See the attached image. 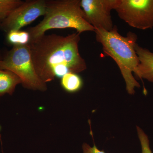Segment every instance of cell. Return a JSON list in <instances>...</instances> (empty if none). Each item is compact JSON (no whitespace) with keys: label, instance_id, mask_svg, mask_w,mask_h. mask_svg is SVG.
<instances>
[{"label":"cell","instance_id":"cell-1","mask_svg":"<svg viewBox=\"0 0 153 153\" xmlns=\"http://www.w3.org/2000/svg\"><path fill=\"white\" fill-rule=\"evenodd\" d=\"M80 34L66 36L44 35L28 43L32 61L37 75L47 83L67 73H77L87 68L80 54L78 44Z\"/></svg>","mask_w":153,"mask_h":153},{"label":"cell","instance_id":"cell-3","mask_svg":"<svg viewBox=\"0 0 153 153\" xmlns=\"http://www.w3.org/2000/svg\"><path fill=\"white\" fill-rule=\"evenodd\" d=\"M44 16L39 24L27 31L30 34V42L42 37L47 31L52 29L72 28L79 34L95 31L94 28L85 19L80 0L46 1Z\"/></svg>","mask_w":153,"mask_h":153},{"label":"cell","instance_id":"cell-6","mask_svg":"<svg viewBox=\"0 0 153 153\" xmlns=\"http://www.w3.org/2000/svg\"><path fill=\"white\" fill-rule=\"evenodd\" d=\"M46 12V1H26L0 24V28L7 33L13 30H20L39 17L45 16Z\"/></svg>","mask_w":153,"mask_h":153},{"label":"cell","instance_id":"cell-4","mask_svg":"<svg viewBox=\"0 0 153 153\" xmlns=\"http://www.w3.org/2000/svg\"><path fill=\"white\" fill-rule=\"evenodd\" d=\"M0 69L9 70L16 74L25 88L42 91L47 90V83L36 73L28 44L13 46L0 60Z\"/></svg>","mask_w":153,"mask_h":153},{"label":"cell","instance_id":"cell-5","mask_svg":"<svg viewBox=\"0 0 153 153\" xmlns=\"http://www.w3.org/2000/svg\"><path fill=\"white\" fill-rule=\"evenodd\" d=\"M115 10L120 19L132 27H153V0H120Z\"/></svg>","mask_w":153,"mask_h":153},{"label":"cell","instance_id":"cell-15","mask_svg":"<svg viewBox=\"0 0 153 153\" xmlns=\"http://www.w3.org/2000/svg\"><path fill=\"white\" fill-rule=\"evenodd\" d=\"M2 58L3 57H2L1 54V51H0V60H1V59H2Z\"/></svg>","mask_w":153,"mask_h":153},{"label":"cell","instance_id":"cell-12","mask_svg":"<svg viewBox=\"0 0 153 153\" xmlns=\"http://www.w3.org/2000/svg\"><path fill=\"white\" fill-rule=\"evenodd\" d=\"M7 34L8 42L13 46L27 45L30 42V34L27 31L13 30Z\"/></svg>","mask_w":153,"mask_h":153},{"label":"cell","instance_id":"cell-13","mask_svg":"<svg viewBox=\"0 0 153 153\" xmlns=\"http://www.w3.org/2000/svg\"><path fill=\"white\" fill-rule=\"evenodd\" d=\"M137 130L141 147L142 153H153L150 146L149 140L146 134L139 127H137Z\"/></svg>","mask_w":153,"mask_h":153},{"label":"cell","instance_id":"cell-2","mask_svg":"<svg viewBox=\"0 0 153 153\" xmlns=\"http://www.w3.org/2000/svg\"><path fill=\"white\" fill-rule=\"evenodd\" d=\"M94 32L96 40L101 44L105 54L111 57L120 69L128 93L134 94L135 88L140 87L133 75L140 63L135 50L136 34L130 32L126 37L121 36L116 26L110 31L99 29H96Z\"/></svg>","mask_w":153,"mask_h":153},{"label":"cell","instance_id":"cell-9","mask_svg":"<svg viewBox=\"0 0 153 153\" xmlns=\"http://www.w3.org/2000/svg\"><path fill=\"white\" fill-rule=\"evenodd\" d=\"M22 84L21 79L12 71L0 69V96L12 95L17 85Z\"/></svg>","mask_w":153,"mask_h":153},{"label":"cell","instance_id":"cell-10","mask_svg":"<svg viewBox=\"0 0 153 153\" xmlns=\"http://www.w3.org/2000/svg\"><path fill=\"white\" fill-rule=\"evenodd\" d=\"M82 80L76 73H67L61 78V85L67 92L74 93L78 91L82 87Z\"/></svg>","mask_w":153,"mask_h":153},{"label":"cell","instance_id":"cell-7","mask_svg":"<svg viewBox=\"0 0 153 153\" xmlns=\"http://www.w3.org/2000/svg\"><path fill=\"white\" fill-rule=\"evenodd\" d=\"M120 0H81L80 6L88 24L96 29L110 31L113 29L111 12L117 7Z\"/></svg>","mask_w":153,"mask_h":153},{"label":"cell","instance_id":"cell-11","mask_svg":"<svg viewBox=\"0 0 153 153\" xmlns=\"http://www.w3.org/2000/svg\"><path fill=\"white\" fill-rule=\"evenodd\" d=\"M24 2L21 0H0V24Z\"/></svg>","mask_w":153,"mask_h":153},{"label":"cell","instance_id":"cell-14","mask_svg":"<svg viewBox=\"0 0 153 153\" xmlns=\"http://www.w3.org/2000/svg\"><path fill=\"white\" fill-rule=\"evenodd\" d=\"M82 149L83 153H106L104 151L99 149L95 145L91 147L86 143H84L82 145Z\"/></svg>","mask_w":153,"mask_h":153},{"label":"cell","instance_id":"cell-8","mask_svg":"<svg viewBox=\"0 0 153 153\" xmlns=\"http://www.w3.org/2000/svg\"><path fill=\"white\" fill-rule=\"evenodd\" d=\"M135 50L140 63L134 74L140 79L153 82V52L141 47L137 43L135 46Z\"/></svg>","mask_w":153,"mask_h":153}]
</instances>
